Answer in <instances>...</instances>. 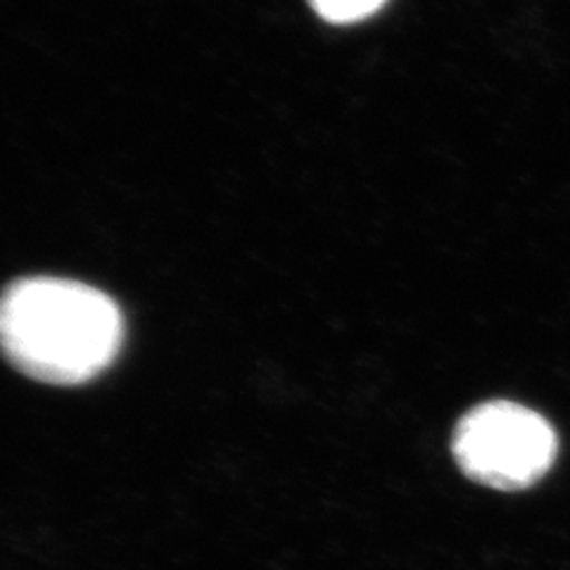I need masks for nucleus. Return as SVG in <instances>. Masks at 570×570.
Wrapping results in <instances>:
<instances>
[{
    "instance_id": "1",
    "label": "nucleus",
    "mask_w": 570,
    "mask_h": 570,
    "mask_svg": "<svg viewBox=\"0 0 570 570\" xmlns=\"http://www.w3.org/2000/svg\"><path fill=\"white\" fill-rule=\"evenodd\" d=\"M124 318L86 283L36 276L0 295V350L36 381L77 385L115 362Z\"/></svg>"
},
{
    "instance_id": "3",
    "label": "nucleus",
    "mask_w": 570,
    "mask_h": 570,
    "mask_svg": "<svg viewBox=\"0 0 570 570\" xmlns=\"http://www.w3.org/2000/svg\"><path fill=\"white\" fill-rule=\"evenodd\" d=\"M387 0H309L314 12L331 24H352L379 12Z\"/></svg>"
},
{
    "instance_id": "2",
    "label": "nucleus",
    "mask_w": 570,
    "mask_h": 570,
    "mask_svg": "<svg viewBox=\"0 0 570 570\" xmlns=\"http://www.w3.org/2000/svg\"><path fill=\"white\" fill-rule=\"evenodd\" d=\"M461 471L499 490H523L554 463L557 435L540 414L513 402H490L463 416L454 435Z\"/></svg>"
}]
</instances>
